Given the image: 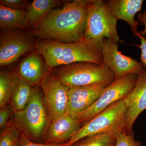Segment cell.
<instances>
[{
  "mask_svg": "<svg viewBox=\"0 0 146 146\" xmlns=\"http://www.w3.org/2000/svg\"><path fill=\"white\" fill-rule=\"evenodd\" d=\"M39 85L50 120L67 112L69 101L68 86L58 80L50 71L43 78Z\"/></svg>",
  "mask_w": 146,
  "mask_h": 146,
  "instance_id": "obj_10",
  "label": "cell"
},
{
  "mask_svg": "<svg viewBox=\"0 0 146 146\" xmlns=\"http://www.w3.org/2000/svg\"><path fill=\"white\" fill-rule=\"evenodd\" d=\"M138 21L141 24H143L145 27L143 30L139 31V34L144 36H146V8L143 13L139 12L137 14Z\"/></svg>",
  "mask_w": 146,
  "mask_h": 146,
  "instance_id": "obj_27",
  "label": "cell"
},
{
  "mask_svg": "<svg viewBox=\"0 0 146 146\" xmlns=\"http://www.w3.org/2000/svg\"><path fill=\"white\" fill-rule=\"evenodd\" d=\"M46 63L35 54L29 55L26 57L19 65L18 77L30 85H39L43 78L50 72Z\"/></svg>",
  "mask_w": 146,
  "mask_h": 146,
  "instance_id": "obj_15",
  "label": "cell"
},
{
  "mask_svg": "<svg viewBox=\"0 0 146 146\" xmlns=\"http://www.w3.org/2000/svg\"><path fill=\"white\" fill-rule=\"evenodd\" d=\"M1 5L18 10H25L28 5V1L24 0H1Z\"/></svg>",
  "mask_w": 146,
  "mask_h": 146,
  "instance_id": "obj_23",
  "label": "cell"
},
{
  "mask_svg": "<svg viewBox=\"0 0 146 146\" xmlns=\"http://www.w3.org/2000/svg\"><path fill=\"white\" fill-rule=\"evenodd\" d=\"M120 131L106 132L87 136L78 141L72 146H115Z\"/></svg>",
  "mask_w": 146,
  "mask_h": 146,
  "instance_id": "obj_20",
  "label": "cell"
},
{
  "mask_svg": "<svg viewBox=\"0 0 146 146\" xmlns=\"http://www.w3.org/2000/svg\"><path fill=\"white\" fill-rule=\"evenodd\" d=\"M32 87L18 76L8 105L13 113L25 109L31 96Z\"/></svg>",
  "mask_w": 146,
  "mask_h": 146,
  "instance_id": "obj_18",
  "label": "cell"
},
{
  "mask_svg": "<svg viewBox=\"0 0 146 146\" xmlns=\"http://www.w3.org/2000/svg\"><path fill=\"white\" fill-rule=\"evenodd\" d=\"M62 144H46L33 142L22 133L20 146H61Z\"/></svg>",
  "mask_w": 146,
  "mask_h": 146,
  "instance_id": "obj_25",
  "label": "cell"
},
{
  "mask_svg": "<svg viewBox=\"0 0 146 146\" xmlns=\"http://www.w3.org/2000/svg\"><path fill=\"white\" fill-rule=\"evenodd\" d=\"M33 36L19 31H2L0 36V66L16 62L23 55L35 49Z\"/></svg>",
  "mask_w": 146,
  "mask_h": 146,
  "instance_id": "obj_8",
  "label": "cell"
},
{
  "mask_svg": "<svg viewBox=\"0 0 146 146\" xmlns=\"http://www.w3.org/2000/svg\"><path fill=\"white\" fill-rule=\"evenodd\" d=\"M117 21L104 1L91 0L87 12L84 39L91 41L106 38L118 43L120 39L117 31Z\"/></svg>",
  "mask_w": 146,
  "mask_h": 146,
  "instance_id": "obj_6",
  "label": "cell"
},
{
  "mask_svg": "<svg viewBox=\"0 0 146 146\" xmlns=\"http://www.w3.org/2000/svg\"><path fill=\"white\" fill-rule=\"evenodd\" d=\"M0 5V27L3 31L28 29L25 19L26 9L18 10Z\"/></svg>",
  "mask_w": 146,
  "mask_h": 146,
  "instance_id": "obj_17",
  "label": "cell"
},
{
  "mask_svg": "<svg viewBox=\"0 0 146 146\" xmlns=\"http://www.w3.org/2000/svg\"><path fill=\"white\" fill-rule=\"evenodd\" d=\"M110 12L117 20H123L130 26L133 35L138 36L139 22L135 20L136 13L141 12L143 0L105 1Z\"/></svg>",
  "mask_w": 146,
  "mask_h": 146,
  "instance_id": "obj_14",
  "label": "cell"
},
{
  "mask_svg": "<svg viewBox=\"0 0 146 146\" xmlns=\"http://www.w3.org/2000/svg\"><path fill=\"white\" fill-rule=\"evenodd\" d=\"M22 132L17 126L10 120L1 131L0 146H20Z\"/></svg>",
  "mask_w": 146,
  "mask_h": 146,
  "instance_id": "obj_21",
  "label": "cell"
},
{
  "mask_svg": "<svg viewBox=\"0 0 146 146\" xmlns=\"http://www.w3.org/2000/svg\"><path fill=\"white\" fill-rule=\"evenodd\" d=\"M50 71L68 87L91 85L107 87L115 80L114 74L106 65L91 62H77L58 66Z\"/></svg>",
  "mask_w": 146,
  "mask_h": 146,
  "instance_id": "obj_4",
  "label": "cell"
},
{
  "mask_svg": "<svg viewBox=\"0 0 146 146\" xmlns=\"http://www.w3.org/2000/svg\"><path fill=\"white\" fill-rule=\"evenodd\" d=\"M91 0H74L52 10L36 28L27 33L33 37L73 43L84 39Z\"/></svg>",
  "mask_w": 146,
  "mask_h": 146,
  "instance_id": "obj_1",
  "label": "cell"
},
{
  "mask_svg": "<svg viewBox=\"0 0 146 146\" xmlns=\"http://www.w3.org/2000/svg\"><path fill=\"white\" fill-rule=\"evenodd\" d=\"M138 36L140 38L141 44L140 45L136 46L139 47L141 50L140 62L143 66L146 68V38L145 36L138 34Z\"/></svg>",
  "mask_w": 146,
  "mask_h": 146,
  "instance_id": "obj_26",
  "label": "cell"
},
{
  "mask_svg": "<svg viewBox=\"0 0 146 146\" xmlns=\"http://www.w3.org/2000/svg\"><path fill=\"white\" fill-rule=\"evenodd\" d=\"M61 5V1L56 0H34L29 4L25 14L28 29L31 30L36 28L52 10Z\"/></svg>",
  "mask_w": 146,
  "mask_h": 146,
  "instance_id": "obj_16",
  "label": "cell"
},
{
  "mask_svg": "<svg viewBox=\"0 0 146 146\" xmlns=\"http://www.w3.org/2000/svg\"><path fill=\"white\" fill-rule=\"evenodd\" d=\"M18 78L16 73L1 72L0 108L9 104Z\"/></svg>",
  "mask_w": 146,
  "mask_h": 146,
  "instance_id": "obj_19",
  "label": "cell"
},
{
  "mask_svg": "<svg viewBox=\"0 0 146 146\" xmlns=\"http://www.w3.org/2000/svg\"><path fill=\"white\" fill-rule=\"evenodd\" d=\"M103 63L115 77V80L129 74H139L143 66L141 62L123 54L118 50V43L105 38L102 47Z\"/></svg>",
  "mask_w": 146,
  "mask_h": 146,
  "instance_id": "obj_9",
  "label": "cell"
},
{
  "mask_svg": "<svg viewBox=\"0 0 146 146\" xmlns=\"http://www.w3.org/2000/svg\"><path fill=\"white\" fill-rule=\"evenodd\" d=\"M81 125L77 117L66 112L60 117L51 120L42 143H65L79 130Z\"/></svg>",
  "mask_w": 146,
  "mask_h": 146,
  "instance_id": "obj_11",
  "label": "cell"
},
{
  "mask_svg": "<svg viewBox=\"0 0 146 146\" xmlns=\"http://www.w3.org/2000/svg\"><path fill=\"white\" fill-rule=\"evenodd\" d=\"M127 112L124 99L115 102L84 125L69 141L61 146H72L78 141L91 135L121 131L125 129Z\"/></svg>",
  "mask_w": 146,
  "mask_h": 146,
  "instance_id": "obj_5",
  "label": "cell"
},
{
  "mask_svg": "<svg viewBox=\"0 0 146 146\" xmlns=\"http://www.w3.org/2000/svg\"><path fill=\"white\" fill-rule=\"evenodd\" d=\"M115 146H142V144L135 140L133 131L127 133L124 129L118 134Z\"/></svg>",
  "mask_w": 146,
  "mask_h": 146,
  "instance_id": "obj_22",
  "label": "cell"
},
{
  "mask_svg": "<svg viewBox=\"0 0 146 146\" xmlns=\"http://www.w3.org/2000/svg\"><path fill=\"white\" fill-rule=\"evenodd\" d=\"M0 109V128L3 129L7 125L13 112L9 106L1 108Z\"/></svg>",
  "mask_w": 146,
  "mask_h": 146,
  "instance_id": "obj_24",
  "label": "cell"
},
{
  "mask_svg": "<svg viewBox=\"0 0 146 146\" xmlns=\"http://www.w3.org/2000/svg\"><path fill=\"white\" fill-rule=\"evenodd\" d=\"M104 39L88 41L84 38L73 43L41 39L36 42L35 49L44 57L50 71L58 66L77 62L102 65L104 64L102 52Z\"/></svg>",
  "mask_w": 146,
  "mask_h": 146,
  "instance_id": "obj_2",
  "label": "cell"
},
{
  "mask_svg": "<svg viewBox=\"0 0 146 146\" xmlns=\"http://www.w3.org/2000/svg\"><path fill=\"white\" fill-rule=\"evenodd\" d=\"M106 87L100 85L68 87L67 113L77 117L97 101Z\"/></svg>",
  "mask_w": 146,
  "mask_h": 146,
  "instance_id": "obj_13",
  "label": "cell"
},
{
  "mask_svg": "<svg viewBox=\"0 0 146 146\" xmlns=\"http://www.w3.org/2000/svg\"><path fill=\"white\" fill-rule=\"evenodd\" d=\"M137 78V75L129 74L115 80L105 88L92 106L77 116L80 123L85 124L112 104L124 99L134 88Z\"/></svg>",
  "mask_w": 146,
  "mask_h": 146,
  "instance_id": "obj_7",
  "label": "cell"
},
{
  "mask_svg": "<svg viewBox=\"0 0 146 146\" xmlns=\"http://www.w3.org/2000/svg\"><path fill=\"white\" fill-rule=\"evenodd\" d=\"M127 107L125 127L127 133H131L133 123L139 115L146 109V68L143 67L137 75L134 88L124 99Z\"/></svg>",
  "mask_w": 146,
  "mask_h": 146,
  "instance_id": "obj_12",
  "label": "cell"
},
{
  "mask_svg": "<svg viewBox=\"0 0 146 146\" xmlns=\"http://www.w3.org/2000/svg\"><path fill=\"white\" fill-rule=\"evenodd\" d=\"M11 121L31 141H43L51 120L39 85L32 87L27 106L23 110L13 113Z\"/></svg>",
  "mask_w": 146,
  "mask_h": 146,
  "instance_id": "obj_3",
  "label": "cell"
}]
</instances>
